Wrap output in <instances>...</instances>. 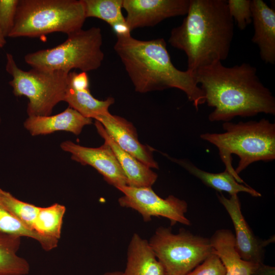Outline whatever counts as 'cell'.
Instances as JSON below:
<instances>
[{"mask_svg": "<svg viewBox=\"0 0 275 275\" xmlns=\"http://www.w3.org/2000/svg\"><path fill=\"white\" fill-rule=\"evenodd\" d=\"M196 81L203 91L205 102L214 108L211 122H229L234 117L275 114V98L261 81L257 69L243 63L232 67L217 62L194 72Z\"/></svg>", "mask_w": 275, "mask_h": 275, "instance_id": "cell-1", "label": "cell"}, {"mask_svg": "<svg viewBox=\"0 0 275 275\" xmlns=\"http://www.w3.org/2000/svg\"><path fill=\"white\" fill-rule=\"evenodd\" d=\"M234 36V20L226 0H189L186 16L173 28L169 39L186 55L187 70L226 60Z\"/></svg>", "mask_w": 275, "mask_h": 275, "instance_id": "cell-2", "label": "cell"}, {"mask_svg": "<svg viewBox=\"0 0 275 275\" xmlns=\"http://www.w3.org/2000/svg\"><path fill=\"white\" fill-rule=\"evenodd\" d=\"M114 49L137 92L176 88L185 93L197 110L205 103L194 73L180 70L173 65L163 38L144 41L131 35L117 36Z\"/></svg>", "mask_w": 275, "mask_h": 275, "instance_id": "cell-3", "label": "cell"}, {"mask_svg": "<svg viewBox=\"0 0 275 275\" xmlns=\"http://www.w3.org/2000/svg\"><path fill=\"white\" fill-rule=\"evenodd\" d=\"M223 127L224 132L205 133L200 138L217 148L225 170L239 183L244 182L238 174L251 163L275 159L274 123L262 119L238 123L226 122Z\"/></svg>", "mask_w": 275, "mask_h": 275, "instance_id": "cell-4", "label": "cell"}, {"mask_svg": "<svg viewBox=\"0 0 275 275\" xmlns=\"http://www.w3.org/2000/svg\"><path fill=\"white\" fill-rule=\"evenodd\" d=\"M86 18L82 0H19L8 37H38L54 32L68 35L82 29Z\"/></svg>", "mask_w": 275, "mask_h": 275, "instance_id": "cell-5", "label": "cell"}, {"mask_svg": "<svg viewBox=\"0 0 275 275\" xmlns=\"http://www.w3.org/2000/svg\"><path fill=\"white\" fill-rule=\"evenodd\" d=\"M102 44L99 28L81 29L68 35L67 39L57 46L26 54L24 61L34 68L67 72L78 69L87 72L100 67L104 56Z\"/></svg>", "mask_w": 275, "mask_h": 275, "instance_id": "cell-6", "label": "cell"}, {"mask_svg": "<svg viewBox=\"0 0 275 275\" xmlns=\"http://www.w3.org/2000/svg\"><path fill=\"white\" fill-rule=\"evenodd\" d=\"M6 71L12 77L9 85L15 96H25L29 102V116H48L59 102L64 101L68 85L69 73L32 68H19L12 54H6Z\"/></svg>", "mask_w": 275, "mask_h": 275, "instance_id": "cell-7", "label": "cell"}, {"mask_svg": "<svg viewBox=\"0 0 275 275\" xmlns=\"http://www.w3.org/2000/svg\"><path fill=\"white\" fill-rule=\"evenodd\" d=\"M148 242L168 275H185L213 253L210 239L184 229L159 227Z\"/></svg>", "mask_w": 275, "mask_h": 275, "instance_id": "cell-8", "label": "cell"}, {"mask_svg": "<svg viewBox=\"0 0 275 275\" xmlns=\"http://www.w3.org/2000/svg\"><path fill=\"white\" fill-rule=\"evenodd\" d=\"M123 195L118 199L119 205L138 212L145 222L153 216L168 218L171 225L177 223L188 226L190 221L185 216L188 205L186 202L173 195L163 199L151 187H134L128 185L117 188Z\"/></svg>", "mask_w": 275, "mask_h": 275, "instance_id": "cell-9", "label": "cell"}, {"mask_svg": "<svg viewBox=\"0 0 275 275\" xmlns=\"http://www.w3.org/2000/svg\"><path fill=\"white\" fill-rule=\"evenodd\" d=\"M189 0H123L125 21L131 31L154 26L165 19L186 15Z\"/></svg>", "mask_w": 275, "mask_h": 275, "instance_id": "cell-10", "label": "cell"}, {"mask_svg": "<svg viewBox=\"0 0 275 275\" xmlns=\"http://www.w3.org/2000/svg\"><path fill=\"white\" fill-rule=\"evenodd\" d=\"M62 149L82 165L95 169L108 184L117 188L127 185L126 177L111 147L106 143L98 148L80 146L70 141L61 144Z\"/></svg>", "mask_w": 275, "mask_h": 275, "instance_id": "cell-11", "label": "cell"}, {"mask_svg": "<svg viewBox=\"0 0 275 275\" xmlns=\"http://www.w3.org/2000/svg\"><path fill=\"white\" fill-rule=\"evenodd\" d=\"M217 198L229 214L234 227L235 248L244 260L256 263H263L264 248L274 241L272 238L266 240L258 239L253 233L241 212L237 195L227 198L223 195Z\"/></svg>", "mask_w": 275, "mask_h": 275, "instance_id": "cell-12", "label": "cell"}, {"mask_svg": "<svg viewBox=\"0 0 275 275\" xmlns=\"http://www.w3.org/2000/svg\"><path fill=\"white\" fill-rule=\"evenodd\" d=\"M213 253L226 269V275H275L274 267L242 259L235 248L234 234L230 230L220 229L210 239Z\"/></svg>", "mask_w": 275, "mask_h": 275, "instance_id": "cell-13", "label": "cell"}, {"mask_svg": "<svg viewBox=\"0 0 275 275\" xmlns=\"http://www.w3.org/2000/svg\"><path fill=\"white\" fill-rule=\"evenodd\" d=\"M95 120L102 124L122 149L149 167L158 169V163L153 157V149L140 142L136 129L130 122L111 113L98 116Z\"/></svg>", "mask_w": 275, "mask_h": 275, "instance_id": "cell-14", "label": "cell"}, {"mask_svg": "<svg viewBox=\"0 0 275 275\" xmlns=\"http://www.w3.org/2000/svg\"><path fill=\"white\" fill-rule=\"evenodd\" d=\"M252 42L257 45L260 56L266 64L275 63V11L262 0L251 1Z\"/></svg>", "mask_w": 275, "mask_h": 275, "instance_id": "cell-15", "label": "cell"}, {"mask_svg": "<svg viewBox=\"0 0 275 275\" xmlns=\"http://www.w3.org/2000/svg\"><path fill=\"white\" fill-rule=\"evenodd\" d=\"M92 123V119L83 116L69 106L64 111L53 116H29L24 122V126L33 136L61 130L78 135L85 126Z\"/></svg>", "mask_w": 275, "mask_h": 275, "instance_id": "cell-16", "label": "cell"}, {"mask_svg": "<svg viewBox=\"0 0 275 275\" xmlns=\"http://www.w3.org/2000/svg\"><path fill=\"white\" fill-rule=\"evenodd\" d=\"M98 133L114 152L126 177L127 185L134 187H152L157 174L151 168L122 149L111 138L102 124L95 120Z\"/></svg>", "mask_w": 275, "mask_h": 275, "instance_id": "cell-17", "label": "cell"}, {"mask_svg": "<svg viewBox=\"0 0 275 275\" xmlns=\"http://www.w3.org/2000/svg\"><path fill=\"white\" fill-rule=\"evenodd\" d=\"M124 275H165L148 240L134 233L128 244Z\"/></svg>", "mask_w": 275, "mask_h": 275, "instance_id": "cell-18", "label": "cell"}, {"mask_svg": "<svg viewBox=\"0 0 275 275\" xmlns=\"http://www.w3.org/2000/svg\"><path fill=\"white\" fill-rule=\"evenodd\" d=\"M177 161L204 184L219 192L226 191L230 196L237 195L239 192H244L253 197L261 196L260 193L248 185H243L238 182L233 176L226 170L219 173H209L199 169L187 160Z\"/></svg>", "mask_w": 275, "mask_h": 275, "instance_id": "cell-19", "label": "cell"}, {"mask_svg": "<svg viewBox=\"0 0 275 275\" xmlns=\"http://www.w3.org/2000/svg\"><path fill=\"white\" fill-rule=\"evenodd\" d=\"M64 101L83 116L94 119L98 116L110 113L109 107L115 102L114 98L112 97L104 100L96 99L89 89L76 90L69 85V81Z\"/></svg>", "mask_w": 275, "mask_h": 275, "instance_id": "cell-20", "label": "cell"}, {"mask_svg": "<svg viewBox=\"0 0 275 275\" xmlns=\"http://www.w3.org/2000/svg\"><path fill=\"white\" fill-rule=\"evenodd\" d=\"M21 237L0 232V275H26L28 262L17 254Z\"/></svg>", "mask_w": 275, "mask_h": 275, "instance_id": "cell-21", "label": "cell"}, {"mask_svg": "<svg viewBox=\"0 0 275 275\" xmlns=\"http://www.w3.org/2000/svg\"><path fill=\"white\" fill-rule=\"evenodd\" d=\"M0 232L18 237H27L37 240L43 250L56 248L59 240L44 236L31 230L12 215L0 202Z\"/></svg>", "mask_w": 275, "mask_h": 275, "instance_id": "cell-22", "label": "cell"}, {"mask_svg": "<svg viewBox=\"0 0 275 275\" xmlns=\"http://www.w3.org/2000/svg\"><path fill=\"white\" fill-rule=\"evenodd\" d=\"M65 211V206L58 203L48 207H40L34 223V230L44 236L59 240Z\"/></svg>", "mask_w": 275, "mask_h": 275, "instance_id": "cell-23", "label": "cell"}, {"mask_svg": "<svg viewBox=\"0 0 275 275\" xmlns=\"http://www.w3.org/2000/svg\"><path fill=\"white\" fill-rule=\"evenodd\" d=\"M86 18L102 20L111 26L125 20L122 13L123 0H82Z\"/></svg>", "mask_w": 275, "mask_h": 275, "instance_id": "cell-24", "label": "cell"}, {"mask_svg": "<svg viewBox=\"0 0 275 275\" xmlns=\"http://www.w3.org/2000/svg\"><path fill=\"white\" fill-rule=\"evenodd\" d=\"M0 202L24 225L34 230V223L40 207L20 201L9 192L1 188Z\"/></svg>", "mask_w": 275, "mask_h": 275, "instance_id": "cell-25", "label": "cell"}, {"mask_svg": "<svg viewBox=\"0 0 275 275\" xmlns=\"http://www.w3.org/2000/svg\"><path fill=\"white\" fill-rule=\"evenodd\" d=\"M227 6L230 16L240 30L252 22L251 1L228 0Z\"/></svg>", "mask_w": 275, "mask_h": 275, "instance_id": "cell-26", "label": "cell"}, {"mask_svg": "<svg viewBox=\"0 0 275 275\" xmlns=\"http://www.w3.org/2000/svg\"><path fill=\"white\" fill-rule=\"evenodd\" d=\"M19 0H0V29L8 37L12 30Z\"/></svg>", "mask_w": 275, "mask_h": 275, "instance_id": "cell-27", "label": "cell"}, {"mask_svg": "<svg viewBox=\"0 0 275 275\" xmlns=\"http://www.w3.org/2000/svg\"><path fill=\"white\" fill-rule=\"evenodd\" d=\"M185 275H226V269L218 257L213 253Z\"/></svg>", "mask_w": 275, "mask_h": 275, "instance_id": "cell-28", "label": "cell"}, {"mask_svg": "<svg viewBox=\"0 0 275 275\" xmlns=\"http://www.w3.org/2000/svg\"><path fill=\"white\" fill-rule=\"evenodd\" d=\"M69 85L76 90L89 89V79L87 72L79 73L70 71L68 75Z\"/></svg>", "mask_w": 275, "mask_h": 275, "instance_id": "cell-29", "label": "cell"}, {"mask_svg": "<svg viewBox=\"0 0 275 275\" xmlns=\"http://www.w3.org/2000/svg\"><path fill=\"white\" fill-rule=\"evenodd\" d=\"M111 27L116 36H127L131 35V30L125 20L116 23Z\"/></svg>", "mask_w": 275, "mask_h": 275, "instance_id": "cell-30", "label": "cell"}, {"mask_svg": "<svg viewBox=\"0 0 275 275\" xmlns=\"http://www.w3.org/2000/svg\"><path fill=\"white\" fill-rule=\"evenodd\" d=\"M6 37L4 36L0 29V49L4 47L6 43Z\"/></svg>", "mask_w": 275, "mask_h": 275, "instance_id": "cell-31", "label": "cell"}, {"mask_svg": "<svg viewBox=\"0 0 275 275\" xmlns=\"http://www.w3.org/2000/svg\"><path fill=\"white\" fill-rule=\"evenodd\" d=\"M103 275H124L123 272L120 271H115L111 272H107Z\"/></svg>", "mask_w": 275, "mask_h": 275, "instance_id": "cell-32", "label": "cell"}, {"mask_svg": "<svg viewBox=\"0 0 275 275\" xmlns=\"http://www.w3.org/2000/svg\"><path fill=\"white\" fill-rule=\"evenodd\" d=\"M165 275H168V274H166Z\"/></svg>", "mask_w": 275, "mask_h": 275, "instance_id": "cell-33", "label": "cell"}, {"mask_svg": "<svg viewBox=\"0 0 275 275\" xmlns=\"http://www.w3.org/2000/svg\"><path fill=\"white\" fill-rule=\"evenodd\" d=\"M0 122H1V118H0Z\"/></svg>", "mask_w": 275, "mask_h": 275, "instance_id": "cell-34", "label": "cell"}]
</instances>
